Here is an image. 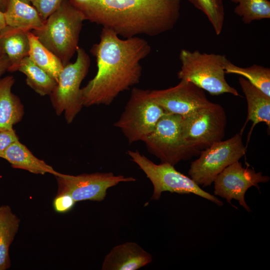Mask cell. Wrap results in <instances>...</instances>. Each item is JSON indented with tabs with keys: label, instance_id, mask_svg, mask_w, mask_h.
<instances>
[{
	"label": "cell",
	"instance_id": "obj_1",
	"mask_svg": "<svg viewBox=\"0 0 270 270\" xmlns=\"http://www.w3.org/2000/svg\"><path fill=\"white\" fill-rule=\"evenodd\" d=\"M151 50L150 44L142 38L122 39L102 28L99 42L90 50L96 60V74L80 88L83 106L109 105L120 92L138 84L142 72L140 61Z\"/></svg>",
	"mask_w": 270,
	"mask_h": 270
},
{
	"label": "cell",
	"instance_id": "obj_2",
	"mask_svg": "<svg viewBox=\"0 0 270 270\" xmlns=\"http://www.w3.org/2000/svg\"><path fill=\"white\" fill-rule=\"evenodd\" d=\"M84 20L124 38L155 36L172 30L180 17V0H69Z\"/></svg>",
	"mask_w": 270,
	"mask_h": 270
},
{
	"label": "cell",
	"instance_id": "obj_3",
	"mask_svg": "<svg viewBox=\"0 0 270 270\" xmlns=\"http://www.w3.org/2000/svg\"><path fill=\"white\" fill-rule=\"evenodd\" d=\"M84 20L82 14L69 0H63L58 8L45 20L42 28L32 32L64 66L70 62L78 48Z\"/></svg>",
	"mask_w": 270,
	"mask_h": 270
},
{
	"label": "cell",
	"instance_id": "obj_4",
	"mask_svg": "<svg viewBox=\"0 0 270 270\" xmlns=\"http://www.w3.org/2000/svg\"><path fill=\"white\" fill-rule=\"evenodd\" d=\"M179 58L181 67L177 75L180 80L190 82L212 96L228 93L240 96L226 80L224 66L228 58L225 55L182 49Z\"/></svg>",
	"mask_w": 270,
	"mask_h": 270
},
{
	"label": "cell",
	"instance_id": "obj_5",
	"mask_svg": "<svg viewBox=\"0 0 270 270\" xmlns=\"http://www.w3.org/2000/svg\"><path fill=\"white\" fill-rule=\"evenodd\" d=\"M128 154L146 174L152 184L151 200H158L164 192L178 194H192L214 202L223 205L216 196L202 190L190 177L178 171L174 166L167 163L156 164L138 150H128Z\"/></svg>",
	"mask_w": 270,
	"mask_h": 270
},
{
	"label": "cell",
	"instance_id": "obj_6",
	"mask_svg": "<svg viewBox=\"0 0 270 270\" xmlns=\"http://www.w3.org/2000/svg\"><path fill=\"white\" fill-rule=\"evenodd\" d=\"M149 90L134 88L130 98L114 126L120 129L130 144L143 142L166 114L150 96Z\"/></svg>",
	"mask_w": 270,
	"mask_h": 270
},
{
	"label": "cell",
	"instance_id": "obj_7",
	"mask_svg": "<svg viewBox=\"0 0 270 270\" xmlns=\"http://www.w3.org/2000/svg\"><path fill=\"white\" fill-rule=\"evenodd\" d=\"M76 59L64 66L57 84L50 95L56 114L64 113L68 124H71L83 106L80 101V84L87 75L90 64L88 54L82 48L76 50Z\"/></svg>",
	"mask_w": 270,
	"mask_h": 270
},
{
	"label": "cell",
	"instance_id": "obj_8",
	"mask_svg": "<svg viewBox=\"0 0 270 270\" xmlns=\"http://www.w3.org/2000/svg\"><path fill=\"white\" fill-rule=\"evenodd\" d=\"M143 142L148 151L162 163L174 166L200 154L186 142L182 130V116L178 114H164Z\"/></svg>",
	"mask_w": 270,
	"mask_h": 270
},
{
	"label": "cell",
	"instance_id": "obj_9",
	"mask_svg": "<svg viewBox=\"0 0 270 270\" xmlns=\"http://www.w3.org/2000/svg\"><path fill=\"white\" fill-rule=\"evenodd\" d=\"M242 136L236 134L202 150L199 157L191 162L188 172L190 178L199 186H210L218 174L246 154L247 147Z\"/></svg>",
	"mask_w": 270,
	"mask_h": 270
},
{
	"label": "cell",
	"instance_id": "obj_10",
	"mask_svg": "<svg viewBox=\"0 0 270 270\" xmlns=\"http://www.w3.org/2000/svg\"><path fill=\"white\" fill-rule=\"evenodd\" d=\"M226 116L224 108L212 102L208 106L182 116V130L187 144L200 152L221 141L224 136Z\"/></svg>",
	"mask_w": 270,
	"mask_h": 270
},
{
	"label": "cell",
	"instance_id": "obj_11",
	"mask_svg": "<svg viewBox=\"0 0 270 270\" xmlns=\"http://www.w3.org/2000/svg\"><path fill=\"white\" fill-rule=\"evenodd\" d=\"M55 176L58 186L56 195L70 194L76 202L102 201L106 198L109 188L120 182L136 180L133 177L114 175L112 172H97L77 176L60 172Z\"/></svg>",
	"mask_w": 270,
	"mask_h": 270
},
{
	"label": "cell",
	"instance_id": "obj_12",
	"mask_svg": "<svg viewBox=\"0 0 270 270\" xmlns=\"http://www.w3.org/2000/svg\"><path fill=\"white\" fill-rule=\"evenodd\" d=\"M270 179L262 172L245 168L238 161L226 167L216 177L213 182L214 194L224 198L230 204L232 200H236L250 212L251 210L245 200L246 191L253 186L259 188L258 184L267 182Z\"/></svg>",
	"mask_w": 270,
	"mask_h": 270
},
{
	"label": "cell",
	"instance_id": "obj_13",
	"mask_svg": "<svg viewBox=\"0 0 270 270\" xmlns=\"http://www.w3.org/2000/svg\"><path fill=\"white\" fill-rule=\"evenodd\" d=\"M150 95L166 113L182 116L192 114L212 102L203 90L186 80H180L177 85L166 89L150 90Z\"/></svg>",
	"mask_w": 270,
	"mask_h": 270
},
{
	"label": "cell",
	"instance_id": "obj_14",
	"mask_svg": "<svg viewBox=\"0 0 270 270\" xmlns=\"http://www.w3.org/2000/svg\"><path fill=\"white\" fill-rule=\"evenodd\" d=\"M152 255L134 242L114 246L106 256L102 270H136L150 264Z\"/></svg>",
	"mask_w": 270,
	"mask_h": 270
},
{
	"label": "cell",
	"instance_id": "obj_15",
	"mask_svg": "<svg viewBox=\"0 0 270 270\" xmlns=\"http://www.w3.org/2000/svg\"><path fill=\"white\" fill-rule=\"evenodd\" d=\"M238 82L246 96L248 106L246 120L240 132L241 135H242L247 123L249 121L252 122L250 132L248 134L246 146L247 147L252 130L256 124L260 122H264L270 129V96H268L253 86L244 77L240 76L238 78Z\"/></svg>",
	"mask_w": 270,
	"mask_h": 270
},
{
	"label": "cell",
	"instance_id": "obj_16",
	"mask_svg": "<svg viewBox=\"0 0 270 270\" xmlns=\"http://www.w3.org/2000/svg\"><path fill=\"white\" fill-rule=\"evenodd\" d=\"M15 82L12 76L0 79V131L14 129L24 114V107L20 98L12 92Z\"/></svg>",
	"mask_w": 270,
	"mask_h": 270
},
{
	"label": "cell",
	"instance_id": "obj_17",
	"mask_svg": "<svg viewBox=\"0 0 270 270\" xmlns=\"http://www.w3.org/2000/svg\"><path fill=\"white\" fill-rule=\"evenodd\" d=\"M4 14L8 26L26 32L42 28L44 22L37 10L21 0H6Z\"/></svg>",
	"mask_w": 270,
	"mask_h": 270
},
{
	"label": "cell",
	"instance_id": "obj_18",
	"mask_svg": "<svg viewBox=\"0 0 270 270\" xmlns=\"http://www.w3.org/2000/svg\"><path fill=\"white\" fill-rule=\"evenodd\" d=\"M2 158L10 163L14 168L22 169L34 174H59L44 160L34 156L19 140L12 144L4 152Z\"/></svg>",
	"mask_w": 270,
	"mask_h": 270
},
{
	"label": "cell",
	"instance_id": "obj_19",
	"mask_svg": "<svg viewBox=\"0 0 270 270\" xmlns=\"http://www.w3.org/2000/svg\"><path fill=\"white\" fill-rule=\"evenodd\" d=\"M28 32L7 26L0 34V45L10 62L8 72L17 71L21 61L28 56L30 46Z\"/></svg>",
	"mask_w": 270,
	"mask_h": 270
},
{
	"label": "cell",
	"instance_id": "obj_20",
	"mask_svg": "<svg viewBox=\"0 0 270 270\" xmlns=\"http://www.w3.org/2000/svg\"><path fill=\"white\" fill-rule=\"evenodd\" d=\"M20 220L8 205L0 206V270L10 266L9 248L18 230Z\"/></svg>",
	"mask_w": 270,
	"mask_h": 270
},
{
	"label": "cell",
	"instance_id": "obj_21",
	"mask_svg": "<svg viewBox=\"0 0 270 270\" xmlns=\"http://www.w3.org/2000/svg\"><path fill=\"white\" fill-rule=\"evenodd\" d=\"M28 36L30 46L28 56L58 82L64 66L61 60L42 44L32 32H28Z\"/></svg>",
	"mask_w": 270,
	"mask_h": 270
},
{
	"label": "cell",
	"instance_id": "obj_22",
	"mask_svg": "<svg viewBox=\"0 0 270 270\" xmlns=\"http://www.w3.org/2000/svg\"><path fill=\"white\" fill-rule=\"evenodd\" d=\"M18 70L26 76V84L40 96H50L57 84L54 78L36 66L28 56L21 61Z\"/></svg>",
	"mask_w": 270,
	"mask_h": 270
},
{
	"label": "cell",
	"instance_id": "obj_23",
	"mask_svg": "<svg viewBox=\"0 0 270 270\" xmlns=\"http://www.w3.org/2000/svg\"><path fill=\"white\" fill-rule=\"evenodd\" d=\"M226 74L240 76L266 95L270 96V69L256 64L246 68L238 66L227 60L224 66Z\"/></svg>",
	"mask_w": 270,
	"mask_h": 270
},
{
	"label": "cell",
	"instance_id": "obj_24",
	"mask_svg": "<svg viewBox=\"0 0 270 270\" xmlns=\"http://www.w3.org/2000/svg\"><path fill=\"white\" fill-rule=\"evenodd\" d=\"M236 4L234 12L245 24L270 18V2L268 0H230Z\"/></svg>",
	"mask_w": 270,
	"mask_h": 270
},
{
	"label": "cell",
	"instance_id": "obj_25",
	"mask_svg": "<svg viewBox=\"0 0 270 270\" xmlns=\"http://www.w3.org/2000/svg\"><path fill=\"white\" fill-rule=\"evenodd\" d=\"M188 0L206 16L216 34L220 35L222 32L225 16L223 0Z\"/></svg>",
	"mask_w": 270,
	"mask_h": 270
},
{
	"label": "cell",
	"instance_id": "obj_26",
	"mask_svg": "<svg viewBox=\"0 0 270 270\" xmlns=\"http://www.w3.org/2000/svg\"><path fill=\"white\" fill-rule=\"evenodd\" d=\"M63 0H34L33 6L45 21L60 6Z\"/></svg>",
	"mask_w": 270,
	"mask_h": 270
},
{
	"label": "cell",
	"instance_id": "obj_27",
	"mask_svg": "<svg viewBox=\"0 0 270 270\" xmlns=\"http://www.w3.org/2000/svg\"><path fill=\"white\" fill-rule=\"evenodd\" d=\"M76 201L68 194L56 195L54 200L53 206L56 212L64 213L70 210L74 206Z\"/></svg>",
	"mask_w": 270,
	"mask_h": 270
},
{
	"label": "cell",
	"instance_id": "obj_28",
	"mask_svg": "<svg viewBox=\"0 0 270 270\" xmlns=\"http://www.w3.org/2000/svg\"><path fill=\"white\" fill-rule=\"evenodd\" d=\"M18 140L19 138L14 129L0 131V158L12 144Z\"/></svg>",
	"mask_w": 270,
	"mask_h": 270
},
{
	"label": "cell",
	"instance_id": "obj_29",
	"mask_svg": "<svg viewBox=\"0 0 270 270\" xmlns=\"http://www.w3.org/2000/svg\"><path fill=\"white\" fill-rule=\"evenodd\" d=\"M10 66V60L6 55L4 54L0 58V76L6 71H8Z\"/></svg>",
	"mask_w": 270,
	"mask_h": 270
},
{
	"label": "cell",
	"instance_id": "obj_30",
	"mask_svg": "<svg viewBox=\"0 0 270 270\" xmlns=\"http://www.w3.org/2000/svg\"><path fill=\"white\" fill-rule=\"evenodd\" d=\"M6 27L4 12L0 10V34L4 30Z\"/></svg>",
	"mask_w": 270,
	"mask_h": 270
},
{
	"label": "cell",
	"instance_id": "obj_31",
	"mask_svg": "<svg viewBox=\"0 0 270 270\" xmlns=\"http://www.w3.org/2000/svg\"><path fill=\"white\" fill-rule=\"evenodd\" d=\"M6 0H0V10L4 12L6 8Z\"/></svg>",
	"mask_w": 270,
	"mask_h": 270
},
{
	"label": "cell",
	"instance_id": "obj_32",
	"mask_svg": "<svg viewBox=\"0 0 270 270\" xmlns=\"http://www.w3.org/2000/svg\"><path fill=\"white\" fill-rule=\"evenodd\" d=\"M4 54V52L0 45V58Z\"/></svg>",
	"mask_w": 270,
	"mask_h": 270
},
{
	"label": "cell",
	"instance_id": "obj_33",
	"mask_svg": "<svg viewBox=\"0 0 270 270\" xmlns=\"http://www.w3.org/2000/svg\"><path fill=\"white\" fill-rule=\"evenodd\" d=\"M76 2H89L90 0H74Z\"/></svg>",
	"mask_w": 270,
	"mask_h": 270
},
{
	"label": "cell",
	"instance_id": "obj_34",
	"mask_svg": "<svg viewBox=\"0 0 270 270\" xmlns=\"http://www.w3.org/2000/svg\"><path fill=\"white\" fill-rule=\"evenodd\" d=\"M22 0V1H23L24 2H26L28 4H30V2L32 3V1L34 0Z\"/></svg>",
	"mask_w": 270,
	"mask_h": 270
}]
</instances>
